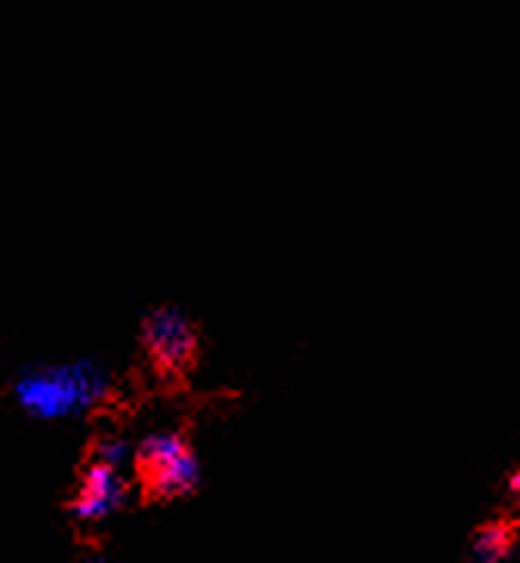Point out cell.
I'll return each mask as SVG.
<instances>
[{
    "label": "cell",
    "instance_id": "obj_1",
    "mask_svg": "<svg viewBox=\"0 0 520 563\" xmlns=\"http://www.w3.org/2000/svg\"><path fill=\"white\" fill-rule=\"evenodd\" d=\"M108 395L106 369L92 361L25 369L15 382V397L37 419H65L92 410Z\"/></svg>",
    "mask_w": 520,
    "mask_h": 563
},
{
    "label": "cell",
    "instance_id": "obj_2",
    "mask_svg": "<svg viewBox=\"0 0 520 563\" xmlns=\"http://www.w3.org/2000/svg\"><path fill=\"white\" fill-rule=\"evenodd\" d=\"M136 465L142 474V484L152 489L154 496L176 499L195 493L200 484V459L191 450L179 431H152L145 441L139 443Z\"/></svg>",
    "mask_w": 520,
    "mask_h": 563
},
{
    "label": "cell",
    "instance_id": "obj_3",
    "mask_svg": "<svg viewBox=\"0 0 520 563\" xmlns=\"http://www.w3.org/2000/svg\"><path fill=\"white\" fill-rule=\"evenodd\" d=\"M142 339H145V349L152 354L154 364L161 366V369H169V373L185 369L195 361V351H198L195 323L176 305L154 308L152 314L145 318Z\"/></svg>",
    "mask_w": 520,
    "mask_h": 563
},
{
    "label": "cell",
    "instance_id": "obj_4",
    "mask_svg": "<svg viewBox=\"0 0 520 563\" xmlns=\"http://www.w3.org/2000/svg\"><path fill=\"white\" fill-rule=\"evenodd\" d=\"M123 499H126V477H123V468L96 459L90 468H87V474H84L80 489H77L75 518L87 520V523L106 520L121 508Z\"/></svg>",
    "mask_w": 520,
    "mask_h": 563
},
{
    "label": "cell",
    "instance_id": "obj_5",
    "mask_svg": "<svg viewBox=\"0 0 520 563\" xmlns=\"http://www.w3.org/2000/svg\"><path fill=\"white\" fill-rule=\"evenodd\" d=\"M511 549H515V533L506 523H487L472 539L468 558H472V563H502L511 554Z\"/></svg>",
    "mask_w": 520,
    "mask_h": 563
},
{
    "label": "cell",
    "instance_id": "obj_6",
    "mask_svg": "<svg viewBox=\"0 0 520 563\" xmlns=\"http://www.w3.org/2000/svg\"><path fill=\"white\" fill-rule=\"evenodd\" d=\"M130 456H133V450H130V443L123 441V438H102L99 446H96V459L108 462V465H118V468H123Z\"/></svg>",
    "mask_w": 520,
    "mask_h": 563
},
{
    "label": "cell",
    "instance_id": "obj_7",
    "mask_svg": "<svg viewBox=\"0 0 520 563\" xmlns=\"http://www.w3.org/2000/svg\"><path fill=\"white\" fill-rule=\"evenodd\" d=\"M508 489H511V499H515V505L520 508V472L511 477V487H508Z\"/></svg>",
    "mask_w": 520,
    "mask_h": 563
},
{
    "label": "cell",
    "instance_id": "obj_8",
    "mask_svg": "<svg viewBox=\"0 0 520 563\" xmlns=\"http://www.w3.org/2000/svg\"><path fill=\"white\" fill-rule=\"evenodd\" d=\"M90 563H106V561H90Z\"/></svg>",
    "mask_w": 520,
    "mask_h": 563
}]
</instances>
